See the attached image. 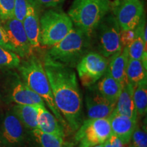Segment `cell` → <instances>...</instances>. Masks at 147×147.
<instances>
[{"instance_id":"1","label":"cell","mask_w":147,"mask_h":147,"mask_svg":"<svg viewBox=\"0 0 147 147\" xmlns=\"http://www.w3.org/2000/svg\"><path fill=\"white\" fill-rule=\"evenodd\" d=\"M42 63L56 106L68 129L76 131L83 122V103L76 72L72 67L53 59L47 53Z\"/></svg>"},{"instance_id":"2","label":"cell","mask_w":147,"mask_h":147,"mask_svg":"<svg viewBox=\"0 0 147 147\" xmlns=\"http://www.w3.org/2000/svg\"><path fill=\"white\" fill-rule=\"evenodd\" d=\"M18 68L24 83L42 97L53 115L61 123L65 129L68 130V126L55 102L50 83L42 61L33 54L21 61Z\"/></svg>"},{"instance_id":"3","label":"cell","mask_w":147,"mask_h":147,"mask_svg":"<svg viewBox=\"0 0 147 147\" xmlns=\"http://www.w3.org/2000/svg\"><path fill=\"white\" fill-rule=\"evenodd\" d=\"M91 38L80 29L73 27L67 36L51 47L47 54L53 59L73 68L88 53Z\"/></svg>"},{"instance_id":"4","label":"cell","mask_w":147,"mask_h":147,"mask_svg":"<svg viewBox=\"0 0 147 147\" xmlns=\"http://www.w3.org/2000/svg\"><path fill=\"white\" fill-rule=\"evenodd\" d=\"M110 0H74L67 14L73 24L89 36L110 11Z\"/></svg>"},{"instance_id":"5","label":"cell","mask_w":147,"mask_h":147,"mask_svg":"<svg viewBox=\"0 0 147 147\" xmlns=\"http://www.w3.org/2000/svg\"><path fill=\"white\" fill-rule=\"evenodd\" d=\"M41 46L53 47L61 41L74 27L68 14L60 9H50L40 17Z\"/></svg>"},{"instance_id":"6","label":"cell","mask_w":147,"mask_h":147,"mask_svg":"<svg viewBox=\"0 0 147 147\" xmlns=\"http://www.w3.org/2000/svg\"><path fill=\"white\" fill-rule=\"evenodd\" d=\"M121 29L112 13H108L101 20L92 35L94 34L99 53L110 57L123 49L120 42Z\"/></svg>"},{"instance_id":"7","label":"cell","mask_w":147,"mask_h":147,"mask_svg":"<svg viewBox=\"0 0 147 147\" xmlns=\"http://www.w3.org/2000/svg\"><path fill=\"white\" fill-rule=\"evenodd\" d=\"M112 134L108 118L87 119L76 131L75 140L79 147H93L104 144Z\"/></svg>"},{"instance_id":"8","label":"cell","mask_w":147,"mask_h":147,"mask_svg":"<svg viewBox=\"0 0 147 147\" xmlns=\"http://www.w3.org/2000/svg\"><path fill=\"white\" fill-rule=\"evenodd\" d=\"M110 11L121 30L135 29L144 14V5L140 0H114Z\"/></svg>"},{"instance_id":"9","label":"cell","mask_w":147,"mask_h":147,"mask_svg":"<svg viewBox=\"0 0 147 147\" xmlns=\"http://www.w3.org/2000/svg\"><path fill=\"white\" fill-rule=\"evenodd\" d=\"M109 60L100 53L88 52L76 65L82 85L91 87L105 74Z\"/></svg>"},{"instance_id":"10","label":"cell","mask_w":147,"mask_h":147,"mask_svg":"<svg viewBox=\"0 0 147 147\" xmlns=\"http://www.w3.org/2000/svg\"><path fill=\"white\" fill-rule=\"evenodd\" d=\"M2 23L14 52L21 58H27L33 55L34 49L29 41L22 22L13 17Z\"/></svg>"},{"instance_id":"11","label":"cell","mask_w":147,"mask_h":147,"mask_svg":"<svg viewBox=\"0 0 147 147\" xmlns=\"http://www.w3.org/2000/svg\"><path fill=\"white\" fill-rule=\"evenodd\" d=\"M85 104L88 119L108 118L116 106L103 97L96 87H92L88 91Z\"/></svg>"},{"instance_id":"12","label":"cell","mask_w":147,"mask_h":147,"mask_svg":"<svg viewBox=\"0 0 147 147\" xmlns=\"http://www.w3.org/2000/svg\"><path fill=\"white\" fill-rule=\"evenodd\" d=\"M22 23L33 49H39L41 46L39 9L31 0H27V13Z\"/></svg>"},{"instance_id":"13","label":"cell","mask_w":147,"mask_h":147,"mask_svg":"<svg viewBox=\"0 0 147 147\" xmlns=\"http://www.w3.org/2000/svg\"><path fill=\"white\" fill-rule=\"evenodd\" d=\"M112 134L119 138L125 144L131 142L133 133L137 127V120L116 113L115 110L108 117Z\"/></svg>"},{"instance_id":"14","label":"cell","mask_w":147,"mask_h":147,"mask_svg":"<svg viewBox=\"0 0 147 147\" xmlns=\"http://www.w3.org/2000/svg\"><path fill=\"white\" fill-rule=\"evenodd\" d=\"M25 138V127L13 113L5 116L2 126V140L8 145H18L23 142Z\"/></svg>"},{"instance_id":"15","label":"cell","mask_w":147,"mask_h":147,"mask_svg":"<svg viewBox=\"0 0 147 147\" xmlns=\"http://www.w3.org/2000/svg\"><path fill=\"white\" fill-rule=\"evenodd\" d=\"M128 60V47H125L112 55L106 70V72L115 78L122 88L128 83L126 74Z\"/></svg>"},{"instance_id":"16","label":"cell","mask_w":147,"mask_h":147,"mask_svg":"<svg viewBox=\"0 0 147 147\" xmlns=\"http://www.w3.org/2000/svg\"><path fill=\"white\" fill-rule=\"evenodd\" d=\"M38 128L40 131L65 138V131L61 123L46 108L45 106H38Z\"/></svg>"},{"instance_id":"17","label":"cell","mask_w":147,"mask_h":147,"mask_svg":"<svg viewBox=\"0 0 147 147\" xmlns=\"http://www.w3.org/2000/svg\"><path fill=\"white\" fill-rule=\"evenodd\" d=\"M10 97L11 100L16 104L46 106L45 101L42 97L29 89L20 79H17L13 82Z\"/></svg>"},{"instance_id":"18","label":"cell","mask_w":147,"mask_h":147,"mask_svg":"<svg viewBox=\"0 0 147 147\" xmlns=\"http://www.w3.org/2000/svg\"><path fill=\"white\" fill-rule=\"evenodd\" d=\"M135 86L128 82L121 89L115 108L116 113L137 120L138 114L134 101V91Z\"/></svg>"},{"instance_id":"19","label":"cell","mask_w":147,"mask_h":147,"mask_svg":"<svg viewBox=\"0 0 147 147\" xmlns=\"http://www.w3.org/2000/svg\"><path fill=\"white\" fill-rule=\"evenodd\" d=\"M95 86L99 93L108 102L116 105L122 87L115 78L107 72Z\"/></svg>"},{"instance_id":"20","label":"cell","mask_w":147,"mask_h":147,"mask_svg":"<svg viewBox=\"0 0 147 147\" xmlns=\"http://www.w3.org/2000/svg\"><path fill=\"white\" fill-rule=\"evenodd\" d=\"M12 113L25 128L32 130L38 128V106L16 104L12 108Z\"/></svg>"},{"instance_id":"21","label":"cell","mask_w":147,"mask_h":147,"mask_svg":"<svg viewBox=\"0 0 147 147\" xmlns=\"http://www.w3.org/2000/svg\"><path fill=\"white\" fill-rule=\"evenodd\" d=\"M32 134L39 147H74V144L65 142L64 138L45 133L38 129H33Z\"/></svg>"},{"instance_id":"22","label":"cell","mask_w":147,"mask_h":147,"mask_svg":"<svg viewBox=\"0 0 147 147\" xmlns=\"http://www.w3.org/2000/svg\"><path fill=\"white\" fill-rule=\"evenodd\" d=\"M146 65L141 60L129 59L126 74L128 82L136 86L140 82L146 79Z\"/></svg>"},{"instance_id":"23","label":"cell","mask_w":147,"mask_h":147,"mask_svg":"<svg viewBox=\"0 0 147 147\" xmlns=\"http://www.w3.org/2000/svg\"><path fill=\"white\" fill-rule=\"evenodd\" d=\"M134 101L138 116H144L147 112V78L135 86Z\"/></svg>"},{"instance_id":"24","label":"cell","mask_w":147,"mask_h":147,"mask_svg":"<svg viewBox=\"0 0 147 147\" xmlns=\"http://www.w3.org/2000/svg\"><path fill=\"white\" fill-rule=\"evenodd\" d=\"M21 61V57L16 53L0 46V69L18 67Z\"/></svg>"},{"instance_id":"25","label":"cell","mask_w":147,"mask_h":147,"mask_svg":"<svg viewBox=\"0 0 147 147\" xmlns=\"http://www.w3.org/2000/svg\"><path fill=\"white\" fill-rule=\"evenodd\" d=\"M15 0H0V20L4 22L14 17Z\"/></svg>"},{"instance_id":"26","label":"cell","mask_w":147,"mask_h":147,"mask_svg":"<svg viewBox=\"0 0 147 147\" xmlns=\"http://www.w3.org/2000/svg\"><path fill=\"white\" fill-rule=\"evenodd\" d=\"M131 143L129 147H147L146 131L136 127L131 139Z\"/></svg>"},{"instance_id":"27","label":"cell","mask_w":147,"mask_h":147,"mask_svg":"<svg viewBox=\"0 0 147 147\" xmlns=\"http://www.w3.org/2000/svg\"><path fill=\"white\" fill-rule=\"evenodd\" d=\"M27 0H15L14 8V18L23 22L27 13Z\"/></svg>"},{"instance_id":"28","label":"cell","mask_w":147,"mask_h":147,"mask_svg":"<svg viewBox=\"0 0 147 147\" xmlns=\"http://www.w3.org/2000/svg\"><path fill=\"white\" fill-rule=\"evenodd\" d=\"M136 36L135 29L129 30H121L120 42L122 48L128 47L134 41Z\"/></svg>"},{"instance_id":"29","label":"cell","mask_w":147,"mask_h":147,"mask_svg":"<svg viewBox=\"0 0 147 147\" xmlns=\"http://www.w3.org/2000/svg\"><path fill=\"white\" fill-rule=\"evenodd\" d=\"M38 8H54L62 4L65 0H31Z\"/></svg>"},{"instance_id":"30","label":"cell","mask_w":147,"mask_h":147,"mask_svg":"<svg viewBox=\"0 0 147 147\" xmlns=\"http://www.w3.org/2000/svg\"><path fill=\"white\" fill-rule=\"evenodd\" d=\"M0 46L14 52V49L9 41L6 32L3 28V25L1 24H0Z\"/></svg>"},{"instance_id":"31","label":"cell","mask_w":147,"mask_h":147,"mask_svg":"<svg viewBox=\"0 0 147 147\" xmlns=\"http://www.w3.org/2000/svg\"><path fill=\"white\" fill-rule=\"evenodd\" d=\"M109 140L113 147H127L126 144H125L119 138L115 136L113 134H111L109 138Z\"/></svg>"},{"instance_id":"32","label":"cell","mask_w":147,"mask_h":147,"mask_svg":"<svg viewBox=\"0 0 147 147\" xmlns=\"http://www.w3.org/2000/svg\"><path fill=\"white\" fill-rule=\"evenodd\" d=\"M104 147H113L111 143H110V142L109 138H108L107 140H106V142L104 143Z\"/></svg>"},{"instance_id":"33","label":"cell","mask_w":147,"mask_h":147,"mask_svg":"<svg viewBox=\"0 0 147 147\" xmlns=\"http://www.w3.org/2000/svg\"><path fill=\"white\" fill-rule=\"evenodd\" d=\"M93 147H104V144H97L95 146H93Z\"/></svg>"}]
</instances>
